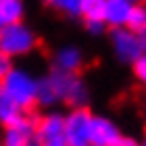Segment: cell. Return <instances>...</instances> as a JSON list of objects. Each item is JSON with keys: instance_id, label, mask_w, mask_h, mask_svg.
Returning <instances> with one entry per match:
<instances>
[{"instance_id": "6da1fadb", "label": "cell", "mask_w": 146, "mask_h": 146, "mask_svg": "<svg viewBox=\"0 0 146 146\" xmlns=\"http://www.w3.org/2000/svg\"><path fill=\"white\" fill-rule=\"evenodd\" d=\"M39 47H41V36L26 19L0 28V52L7 54L11 60L28 58Z\"/></svg>"}, {"instance_id": "7a4b0ae2", "label": "cell", "mask_w": 146, "mask_h": 146, "mask_svg": "<svg viewBox=\"0 0 146 146\" xmlns=\"http://www.w3.org/2000/svg\"><path fill=\"white\" fill-rule=\"evenodd\" d=\"M36 84H39V75L32 71L30 67L24 64H13L9 73L5 75L0 88L24 110V112H32L36 108Z\"/></svg>"}, {"instance_id": "3957f363", "label": "cell", "mask_w": 146, "mask_h": 146, "mask_svg": "<svg viewBox=\"0 0 146 146\" xmlns=\"http://www.w3.org/2000/svg\"><path fill=\"white\" fill-rule=\"evenodd\" d=\"M47 75H50L52 84L56 88L60 105H67V108L90 105L92 90H90V84L82 78V73H64L58 69H50Z\"/></svg>"}, {"instance_id": "277c9868", "label": "cell", "mask_w": 146, "mask_h": 146, "mask_svg": "<svg viewBox=\"0 0 146 146\" xmlns=\"http://www.w3.org/2000/svg\"><path fill=\"white\" fill-rule=\"evenodd\" d=\"M90 108H69L64 112L62 137L71 146H90Z\"/></svg>"}, {"instance_id": "5b68a950", "label": "cell", "mask_w": 146, "mask_h": 146, "mask_svg": "<svg viewBox=\"0 0 146 146\" xmlns=\"http://www.w3.org/2000/svg\"><path fill=\"white\" fill-rule=\"evenodd\" d=\"M108 43H110V50H112L114 60L120 64H131L142 54L140 36L135 32H131L127 26L110 28L108 30Z\"/></svg>"}, {"instance_id": "8992f818", "label": "cell", "mask_w": 146, "mask_h": 146, "mask_svg": "<svg viewBox=\"0 0 146 146\" xmlns=\"http://www.w3.org/2000/svg\"><path fill=\"white\" fill-rule=\"evenodd\" d=\"M52 69H58L64 73H82L86 67V52L78 43H60L50 58Z\"/></svg>"}, {"instance_id": "52a82bcc", "label": "cell", "mask_w": 146, "mask_h": 146, "mask_svg": "<svg viewBox=\"0 0 146 146\" xmlns=\"http://www.w3.org/2000/svg\"><path fill=\"white\" fill-rule=\"evenodd\" d=\"M123 133L120 125L108 114H95L90 116V144L95 146H110L116 137Z\"/></svg>"}, {"instance_id": "ba28073f", "label": "cell", "mask_w": 146, "mask_h": 146, "mask_svg": "<svg viewBox=\"0 0 146 146\" xmlns=\"http://www.w3.org/2000/svg\"><path fill=\"white\" fill-rule=\"evenodd\" d=\"M62 127H64V112L58 108L43 110V114L35 116V135L41 142L62 137Z\"/></svg>"}, {"instance_id": "9c48e42d", "label": "cell", "mask_w": 146, "mask_h": 146, "mask_svg": "<svg viewBox=\"0 0 146 146\" xmlns=\"http://www.w3.org/2000/svg\"><path fill=\"white\" fill-rule=\"evenodd\" d=\"M35 116L28 114L24 120L9 127H2L0 133V146H28L35 140Z\"/></svg>"}, {"instance_id": "30bf717a", "label": "cell", "mask_w": 146, "mask_h": 146, "mask_svg": "<svg viewBox=\"0 0 146 146\" xmlns=\"http://www.w3.org/2000/svg\"><path fill=\"white\" fill-rule=\"evenodd\" d=\"M133 0H103V22L108 28H120L127 24Z\"/></svg>"}, {"instance_id": "8fae6325", "label": "cell", "mask_w": 146, "mask_h": 146, "mask_svg": "<svg viewBox=\"0 0 146 146\" xmlns=\"http://www.w3.org/2000/svg\"><path fill=\"white\" fill-rule=\"evenodd\" d=\"M30 112H24L2 88H0V127H9L19 120H24Z\"/></svg>"}, {"instance_id": "7c38bea8", "label": "cell", "mask_w": 146, "mask_h": 146, "mask_svg": "<svg viewBox=\"0 0 146 146\" xmlns=\"http://www.w3.org/2000/svg\"><path fill=\"white\" fill-rule=\"evenodd\" d=\"M60 105L58 101V95H56V88L52 84L50 75H39V84H36V108L41 110H50V108H56Z\"/></svg>"}, {"instance_id": "4fadbf2b", "label": "cell", "mask_w": 146, "mask_h": 146, "mask_svg": "<svg viewBox=\"0 0 146 146\" xmlns=\"http://www.w3.org/2000/svg\"><path fill=\"white\" fill-rule=\"evenodd\" d=\"M26 19V0H0V28Z\"/></svg>"}, {"instance_id": "5bb4252c", "label": "cell", "mask_w": 146, "mask_h": 146, "mask_svg": "<svg viewBox=\"0 0 146 146\" xmlns=\"http://www.w3.org/2000/svg\"><path fill=\"white\" fill-rule=\"evenodd\" d=\"M45 7L54 13L62 15L67 19H80L82 15V7L86 0H43Z\"/></svg>"}, {"instance_id": "9a60e30c", "label": "cell", "mask_w": 146, "mask_h": 146, "mask_svg": "<svg viewBox=\"0 0 146 146\" xmlns=\"http://www.w3.org/2000/svg\"><path fill=\"white\" fill-rule=\"evenodd\" d=\"M125 26H127L131 32H135V35L146 32V5L144 2H133Z\"/></svg>"}, {"instance_id": "2e32d148", "label": "cell", "mask_w": 146, "mask_h": 146, "mask_svg": "<svg viewBox=\"0 0 146 146\" xmlns=\"http://www.w3.org/2000/svg\"><path fill=\"white\" fill-rule=\"evenodd\" d=\"M80 19H103V0H86Z\"/></svg>"}, {"instance_id": "e0dca14e", "label": "cell", "mask_w": 146, "mask_h": 146, "mask_svg": "<svg viewBox=\"0 0 146 146\" xmlns=\"http://www.w3.org/2000/svg\"><path fill=\"white\" fill-rule=\"evenodd\" d=\"M129 67H131V75L135 80V84L146 88V54H140Z\"/></svg>"}, {"instance_id": "ac0fdd59", "label": "cell", "mask_w": 146, "mask_h": 146, "mask_svg": "<svg viewBox=\"0 0 146 146\" xmlns=\"http://www.w3.org/2000/svg\"><path fill=\"white\" fill-rule=\"evenodd\" d=\"M82 22H84V30L90 36H105V32L110 30L103 19H82Z\"/></svg>"}, {"instance_id": "d6986e66", "label": "cell", "mask_w": 146, "mask_h": 146, "mask_svg": "<svg viewBox=\"0 0 146 146\" xmlns=\"http://www.w3.org/2000/svg\"><path fill=\"white\" fill-rule=\"evenodd\" d=\"M110 146H140V137L129 135V133H120Z\"/></svg>"}, {"instance_id": "ffe728a7", "label": "cell", "mask_w": 146, "mask_h": 146, "mask_svg": "<svg viewBox=\"0 0 146 146\" xmlns=\"http://www.w3.org/2000/svg\"><path fill=\"white\" fill-rule=\"evenodd\" d=\"M15 64V60H11L7 54H2L0 52V84H2V80H5V75L9 73V69Z\"/></svg>"}, {"instance_id": "44dd1931", "label": "cell", "mask_w": 146, "mask_h": 146, "mask_svg": "<svg viewBox=\"0 0 146 146\" xmlns=\"http://www.w3.org/2000/svg\"><path fill=\"white\" fill-rule=\"evenodd\" d=\"M41 146H71L64 137H54V140H45L41 142Z\"/></svg>"}, {"instance_id": "7402d4cb", "label": "cell", "mask_w": 146, "mask_h": 146, "mask_svg": "<svg viewBox=\"0 0 146 146\" xmlns=\"http://www.w3.org/2000/svg\"><path fill=\"white\" fill-rule=\"evenodd\" d=\"M140 36V47H142V54H146V32H142V35H137Z\"/></svg>"}, {"instance_id": "603a6c76", "label": "cell", "mask_w": 146, "mask_h": 146, "mask_svg": "<svg viewBox=\"0 0 146 146\" xmlns=\"http://www.w3.org/2000/svg\"><path fill=\"white\" fill-rule=\"evenodd\" d=\"M142 118H144V123H146V97H144V101H142Z\"/></svg>"}, {"instance_id": "cb8c5ba5", "label": "cell", "mask_w": 146, "mask_h": 146, "mask_svg": "<svg viewBox=\"0 0 146 146\" xmlns=\"http://www.w3.org/2000/svg\"><path fill=\"white\" fill-rule=\"evenodd\" d=\"M28 146H41V140H39V137H35V140H32Z\"/></svg>"}, {"instance_id": "d4e9b609", "label": "cell", "mask_w": 146, "mask_h": 146, "mask_svg": "<svg viewBox=\"0 0 146 146\" xmlns=\"http://www.w3.org/2000/svg\"><path fill=\"white\" fill-rule=\"evenodd\" d=\"M140 146H146V133H144V135L140 137Z\"/></svg>"}, {"instance_id": "484cf974", "label": "cell", "mask_w": 146, "mask_h": 146, "mask_svg": "<svg viewBox=\"0 0 146 146\" xmlns=\"http://www.w3.org/2000/svg\"><path fill=\"white\" fill-rule=\"evenodd\" d=\"M133 2H142V0H133Z\"/></svg>"}, {"instance_id": "4316f807", "label": "cell", "mask_w": 146, "mask_h": 146, "mask_svg": "<svg viewBox=\"0 0 146 146\" xmlns=\"http://www.w3.org/2000/svg\"><path fill=\"white\" fill-rule=\"evenodd\" d=\"M142 2H144V5H146V0H142Z\"/></svg>"}, {"instance_id": "83f0119b", "label": "cell", "mask_w": 146, "mask_h": 146, "mask_svg": "<svg viewBox=\"0 0 146 146\" xmlns=\"http://www.w3.org/2000/svg\"><path fill=\"white\" fill-rule=\"evenodd\" d=\"M90 146H95V144H90Z\"/></svg>"}]
</instances>
